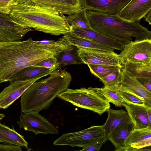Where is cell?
Returning <instances> with one entry per match:
<instances>
[{
	"instance_id": "cell-1",
	"label": "cell",
	"mask_w": 151,
	"mask_h": 151,
	"mask_svg": "<svg viewBox=\"0 0 151 151\" xmlns=\"http://www.w3.org/2000/svg\"><path fill=\"white\" fill-rule=\"evenodd\" d=\"M66 49L65 43L60 38L49 45L38 43L31 37L23 41L0 42V83L9 81L22 69L55 57Z\"/></svg>"
},
{
	"instance_id": "cell-2",
	"label": "cell",
	"mask_w": 151,
	"mask_h": 151,
	"mask_svg": "<svg viewBox=\"0 0 151 151\" xmlns=\"http://www.w3.org/2000/svg\"><path fill=\"white\" fill-rule=\"evenodd\" d=\"M9 14L17 24L52 35L70 30L66 17L51 6L25 0L12 6Z\"/></svg>"
},
{
	"instance_id": "cell-3",
	"label": "cell",
	"mask_w": 151,
	"mask_h": 151,
	"mask_svg": "<svg viewBox=\"0 0 151 151\" xmlns=\"http://www.w3.org/2000/svg\"><path fill=\"white\" fill-rule=\"evenodd\" d=\"M47 78L31 84L21 96V111L25 113L47 109L58 95L68 88L71 74L65 69H56Z\"/></svg>"
},
{
	"instance_id": "cell-4",
	"label": "cell",
	"mask_w": 151,
	"mask_h": 151,
	"mask_svg": "<svg viewBox=\"0 0 151 151\" xmlns=\"http://www.w3.org/2000/svg\"><path fill=\"white\" fill-rule=\"evenodd\" d=\"M86 14L91 28L123 46L134 40L151 39V32L140 20L130 22L118 15H109L90 10Z\"/></svg>"
},
{
	"instance_id": "cell-5",
	"label": "cell",
	"mask_w": 151,
	"mask_h": 151,
	"mask_svg": "<svg viewBox=\"0 0 151 151\" xmlns=\"http://www.w3.org/2000/svg\"><path fill=\"white\" fill-rule=\"evenodd\" d=\"M60 99L99 115L110 108V102L95 88H67L57 96Z\"/></svg>"
},
{
	"instance_id": "cell-6",
	"label": "cell",
	"mask_w": 151,
	"mask_h": 151,
	"mask_svg": "<svg viewBox=\"0 0 151 151\" xmlns=\"http://www.w3.org/2000/svg\"><path fill=\"white\" fill-rule=\"evenodd\" d=\"M104 136L103 125L94 126L80 131L64 134L54 140L53 144L83 148L103 139Z\"/></svg>"
},
{
	"instance_id": "cell-7",
	"label": "cell",
	"mask_w": 151,
	"mask_h": 151,
	"mask_svg": "<svg viewBox=\"0 0 151 151\" xmlns=\"http://www.w3.org/2000/svg\"><path fill=\"white\" fill-rule=\"evenodd\" d=\"M119 55L122 66L129 63L151 65V39L132 41L124 46Z\"/></svg>"
},
{
	"instance_id": "cell-8",
	"label": "cell",
	"mask_w": 151,
	"mask_h": 151,
	"mask_svg": "<svg viewBox=\"0 0 151 151\" xmlns=\"http://www.w3.org/2000/svg\"><path fill=\"white\" fill-rule=\"evenodd\" d=\"M39 111H32L22 113L20 116L19 126L25 131H30L35 135L40 134H58L59 132L54 126Z\"/></svg>"
},
{
	"instance_id": "cell-9",
	"label": "cell",
	"mask_w": 151,
	"mask_h": 151,
	"mask_svg": "<svg viewBox=\"0 0 151 151\" xmlns=\"http://www.w3.org/2000/svg\"><path fill=\"white\" fill-rule=\"evenodd\" d=\"M77 47L79 55L84 64L122 65L119 54L114 51Z\"/></svg>"
},
{
	"instance_id": "cell-10",
	"label": "cell",
	"mask_w": 151,
	"mask_h": 151,
	"mask_svg": "<svg viewBox=\"0 0 151 151\" xmlns=\"http://www.w3.org/2000/svg\"><path fill=\"white\" fill-rule=\"evenodd\" d=\"M33 30L15 22L9 14L0 12V42L20 40L27 33Z\"/></svg>"
},
{
	"instance_id": "cell-11",
	"label": "cell",
	"mask_w": 151,
	"mask_h": 151,
	"mask_svg": "<svg viewBox=\"0 0 151 151\" xmlns=\"http://www.w3.org/2000/svg\"><path fill=\"white\" fill-rule=\"evenodd\" d=\"M38 78L10 82V85L0 92V109H6L21 96L31 84L39 79Z\"/></svg>"
},
{
	"instance_id": "cell-12",
	"label": "cell",
	"mask_w": 151,
	"mask_h": 151,
	"mask_svg": "<svg viewBox=\"0 0 151 151\" xmlns=\"http://www.w3.org/2000/svg\"><path fill=\"white\" fill-rule=\"evenodd\" d=\"M131 0H80L83 8L102 13L117 15Z\"/></svg>"
},
{
	"instance_id": "cell-13",
	"label": "cell",
	"mask_w": 151,
	"mask_h": 151,
	"mask_svg": "<svg viewBox=\"0 0 151 151\" xmlns=\"http://www.w3.org/2000/svg\"><path fill=\"white\" fill-rule=\"evenodd\" d=\"M122 77L119 87L144 100L147 107H151V92L143 86L135 76L122 68Z\"/></svg>"
},
{
	"instance_id": "cell-14",
	"label": "cell",
	"mask_w": 151,
	"mask_h": 151,
	"mask_svg": "<svg viewBox=\"0 0 151 151\" xmlns=\"http://www.w3.org/2000/svg\"><path fill=\"white\" fill-rule=\"evenodd\" d=\"M151 10V0H131L117 15L130 22L140 20Z\"/></svg>"
},
{
	"instance_id": "cell-15",
	"label": "cell",
	"mask_w": 151,
	"mask_h": 151,
	"mask_svg": "<svg viewBox=\"0 0 151 151\" xmlns=\"http://www.w3.org/2000/svg\"><path fill=\"white\" fill-rule=\"evenodd\" d=\"M108 117L103 125L104 130V144L113 131L118 127L131 122L127 111L124 109L114 110L109 108L107 111Z\"/></svg>"
},
{
	"instance_id": "cell-16",
	"label": "cell",
	"mask_w": 151,
	"mask_h": 151,
	"mask_svg": "<svg viewBox=\"0 0 151 151\" xmlns=\"http://www.w3.org/2000/svg\"><path fill=\"white\" fill-rule=\"evenodd\" d=\"M70 32L79 37L93 40L108 45L115 50L121 51L123 46L119 43L95 31L91 28H82L70 25Z\"/></svg>"
},
{
	"instance_id": "cell-17",
	"label": "cell",
	"mask_w": 151,
	"mask_h": 151,
	"mask_svg": "<svg viewBox=\"0 0 151 151\" xmlns=\"http://www.w3.org/2000/svg\"><path fill=\"white\" fill-rule=\"evenodd\" d=\"M124 145L145 151L144 147L151 146V127L134 129L125 141Z\"/></svg>"
},
{
	"instance_id": "cell-18",
	"label": "cell",
	"mask_w": 151,
	"mask_h": 151,
	"mask_svg": "<svg viewBox=\"0 0 151 151\" xmlns=\"http://www.w3.org/2000/svg\"><path fill=\"white\" fill-rule=\"evenodd\" d=\"M32 2L50 6L58 12L68 15L80 10L83 7L80 0H31Z\"/></svg>"
},
{
	"instance_id": "cell-19",
	"label": "cell",
	"mask_w": 151,
	"mask_h": 151,
	"mask_svg": "<svg viewBox=\"0 0 151 151\" xmlns=\"http://www.w3.org/2000/svg\"><path fill=\"white\" fill-rule=\"evenodd\" d=\"M123 106L133 124L134 129L151 127V124L147 119V106L126 103Z\"/></svg>"
},
{
	"instance_id": "cell-20",
	"label": "cell",
	"mask_w": 151,
	"mask_h": 151,
	"mask_svg": "<svg viewBox=\"0 0 151 151\" xmlns=\"http://www.w3.org/2000/svg\"><path fill=\"white\" fill-rule=\"evenodd\" d=\"M71 45L78 47H82L99 50L113 52L114 49L106 45L101 42L82 38L69 32L63 37Z\"/></svg>"
},
{
	"instance_id": "cell-21",
	"label": "cell",
	"mask_w": 151,
	"mask_h": 151,
	"mask_svg": "<svg viewBox=\"0 0 151 151\" xmlns=\"http://www.w3.org/2000/svg\"><path fill=\"white\" fill-rule=\"evenodd\" d=\"M56 69L33 65L29 66L20 70L12 76L10 82L17 81H25L38 78H41L50 75Z\"/></svg>"
},
{
	"instance_id": "cell-22",
	"label": "cell",
	"mask_w": 151,
	"mask_h": 151,
	"mask_svg": "<svg viewBox=\"0 0 151 151\" xmlns=\"http://www.w3.org/2000/svg\"><path fill=\"white\" fill-rule=\"evenodd\" d=\"M0 142L7 145H14L28 148V143L23 136L16 132L14 127L11 129L0 121Z\"/></svg>"
},
{
	"instance_id": "cell-23",
	"label": "cell",
	"mask_w": 151,
	"mask_h": 151,
	"mask_svg": "<svg viewBox=\"0 0 151 151\" xmlns=\"http://www.w3.org/2000/svg\"><path fill=\"white\" fill-rule=\"evenodd\" d=\"M134 129V126L132 122L122 124L113 131L108 140L115 148L124 145L126 139Z\"/></svg>"
},
{
	"instance_id": "cell-24",
	"label": "cell",
	"mask_w": 151,
	"mask_h": 151,
	"mask_svg": "<svg viewBox=\"0 0 151 151\" xmlns=\"http://www.w3.org/2000/svg\"><path fill=\"white\" fill-rule=\"evenodd\" d=\"M55 57L59 68L71 64L83 63L79 55L77 47L74 45L72 48L60 52Z\"/></svg>"
},
{
	"instance_id": "cell-25",
	"label": "cell",
	"mask_w": 151,
	"mask_h": 151,
	"mask_svg": "<svg viewBox=\"0 0 151 151\" xmlns=\"http://www.w3.org/2000/svg\"><path fill=\"white\" fill-rule=\"evenodd\" d=\"M117 86L111 87L104 86L102 88H95L110 103H112L116 106L120 107L123 106L125 103L118 92Z\"/></svg>"
},
{
	"instance_id": "cell-26",
	"label": "cell",
	"mask_w": 151,
	"mask_h": 151,
	"mask_svg": "<svg viewBox=\"0 0 151 151\" xmlns=\"http://www.w3.org/2000/svg\"><path fill=\"white\" fill-rule=\"evenodd\" d=\"M87 9L82 8L78 12L66 17L70 25H74L82 28L92 29L86 14Z\"/></svg>"
},
{
	"instance_id": "cell-27",
	"label": "cell",
	"mask_w": 151,
	"mask_h": 151,
	"mask_svg": "<svg viewBox=\"0 0 151 151\" xmlns=\"http://www.w3.org/2000/svg\"><path fill=\"white\" fill-rule=\"evenodd\" d=\"M90 72L100 80L107 75L122 68V65L87 64Z\"/></svg>"
},
{
	"instance_id": "cell-28",
	"label": "cell",
	"mask_w": 151,
	"mask_h": 151,
	"mask_svg": "<svg viewBox=\"0 0 151 151\" xmlns=\"http://www.w3.org/2000/svg\"><path fill=\"white\" fill-rule=\"evenodd\" d=\"M122 66L129 73L135 77L142 76H151V65L142 63H129Z\"/></svg>"
},
{
	"instance_id": "cell-29",
	"label": "cell",
	"mask_w": 151,
	"mask_h": 151,
	"mask_svg": "<svg viewBox=\"0 0 151 151\" xmlns=\"http://www.w3.org/2000/svg\"><path fill=\"white\" fill-rule=\"evenodd\" d=\"M122 68L107 75L100 80L105 86L111 87L119 85L122 79Z\"/></svg>"
},
{
	"instance_id": "cell-30",
	"label": "cell",
	"mask_w": 151,
	"mask_h": 151,
	"mask_svg": "<svg viewBox=\"0 0 151 151\" xmlns=\"http://www.w3.org/2000/svg\"><path fill=\"white\" fill-rule=\"evenodd\" d=\"M117 88L118 92L125 103L147 107L144 100L121 89L119 87L118 85H117Z\"/></svg>"
},
{
	"instance_id": "cell-31",
	"label": "cell",
	"mask_w": 151,
	"mask_h": 151,
	"mask_svg": "<svg viewBox=\"0 0 151 151\" xmlns=\"http://www.w3.org/2000/svg\"><path fill=\"white\" fill-rule=\"evenodd\" d=\"M33 66L55 69L59 68L55 57L45 59L37 63Z\"/></svg>"
},
{
	"instance_id": "cell-32",
	"label": "cell",
	"mask_w": 151,
	"mask_h": 151,
	"mask_svg": "<svg viewBox=\"0 0 151 151\" xmlns=\"http://www.w3.org/2000/svg\"><path fill=\"white\" fill-rule=\"evenodd\" d=\"M19 3V0H0V10L3 13L9 14L12 7Z\"/></svg>"
},
{
	"instance_id": "cell-33",
	"label": "cell",
	"mask_w": 151,
	"mask_h": 151,
	"mask_svg": "<svg viewBox=\"0 0 151 151\" xmlns=\"http://www.w3.org/2000/svg\"><path fill=\"white\" fill-rule=\"evenodd\" d=\"M136 77L143 86L151 92V76H142Z\"/></svg>"
},
{
	"instance_id": "cell-34",
	"label": "cell",
	"mask_w": 151,
	"mask_h": 151,
	"mask_svg": "<svg viewBox=\"0 0 151 151\" xmlns=\"http://www.w3.org/2000/svg\"><path fill=\"white\" fill-rule=\"evenodd\" d=\"M104 138L87 147H83L79 151H99L104 144Z\"/></svg>"
},
{
	"instance_id": "cell-35",
	"label": "cell",
	"mask_w": 151,
	"mask_h": 151,
	"mask_svg": "<svg viewBox=\"0 0 151 151\" xmlns=\"http://www.w3.org/2000/svg\"><path fill=\"white\" fill-rule=\"evenodd\" d=\"M115 151H139L138 149L129 146L124 145L116 148Z\"/></svg>"
},
{
	"instance_id": "cell-36",
	"label": "cell",
	"mask_w": 151,
	"mask_h": 151,
	"mask_svg": "<svg viewBox=\"0 0 151 151\" xmlns=\"http://www.w3.org/2000/svg\"><path fill=\"white\" fill-rule=\"evenodd\" d=\"M36 42L38 43L43 45H49L55 44L56 41H55L52 40H43L41 41H37Z\"/></svg>"
},
{
	"instance_id": "cell-37",
	"label": "cell",
	"mask_w": 151,
	"mask_h": 151,
	"mask_svg": "<svg viewBox=\"0 0 151 151\" xmlns=\"http://www.w3.org/2000/svg\"><path fill=\"white\" fill-rule=\"evenodd\" d=\"M145 20L149 24L151 25V10H150L146 15L144 17Z\"/></svg>"
},
{
	"instance_id": "cell-38",
	"label": "cell",
	"mask_w": 151,
	"mask_h": 151,
	"mask_svg": "<svg viewBox=\"0 0 151 151\" xmlns=\"http://www.w3.org/2000/svg\"><path fill=\"white\" fill-rule=\"evenodd\" d=\"M147 119L149 123L151 124V107H146Z\"/></svg>"
},
{
	"instance_id": "cell-39",
	"label": "cell",
	"mask_w": 151,
	"mask_h": 151,
	"mask_svg": "<svg viewBox=\"0 0 151 151\" xmlns=\"http://www.w3.org/2000/svg\"><path fill=\"white\" fill-rule=\"evenodd\" d=\"M5 116L4 114L0 113V120Z\"/></svg>"
},
{
	"instance_id": "cell-40",
	"label": "cell",
	"mask_w": 151,
	"mask_h": 151,
	"mask_svg": "<svg viewBox=\"0 0 151 151\" xmlns=\"http://www.w3.org/2000/svg\"><path fill=\"white\" fill-rule=\"evenodd\" d=\"M25 0H19V2H22L23 1H24Z\"/></svg>"
},
{
	"instance_id": "cell-41",
	"label": "cell",
	"mask_w": 151,
	"mask_h": 151,
	"mask_svg": "<svg viewBox=\"0 0 151 151\" xmlns=\"http://www.w3.org/2000/svg\"><path fill=\"white\" fill-rule=\"evenodd\" d=\"M0 12H1V11L0 10Z\"/></svg>"
},
{
	"instance_id": "cell-42",
	"label": "cell",
	"mask_w": 151,
	"mask_h": 151,
	"mask_svg": "<svg viewBox=\"0 0 151 151\" xmlns=\"http://www.w3.org/2000/svg\"></svg>"
}]
</instances>
